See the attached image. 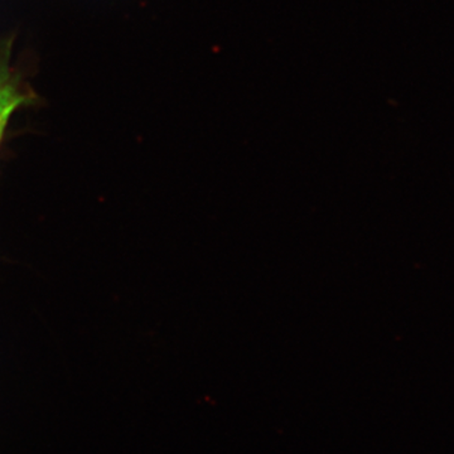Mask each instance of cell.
<instances>
[{"label": "cell", "mask_w": 454, "mask_h": 454, "mask_svg": "<svg viewBox=\"0 0 454 454\" xmlns=\"http://www.w3.org/2000/svg\"><path fill=\"white\" fill-rule=\"evenodd\" d=\"M31 103V94L20 85L16 74L9 67L8 52L0 57V143L11 116L18 107Z\"/></svg>", "instance_id": "obj_1"}]
</instances>
